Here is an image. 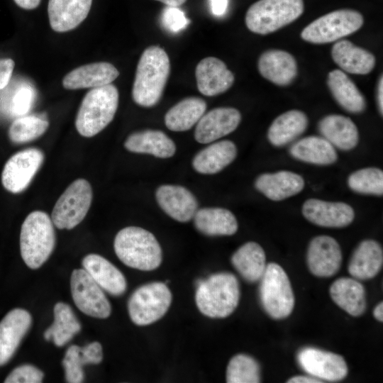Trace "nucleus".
Masks as SVG:
<instances>
[{
	"label": "nucleus",
	"instance_id": "f257e3e1",
	"mask_svg": "<svg viewBox=\"0 0 383 383\" xmlns=\"http://www.w3.org/2000/svg\"><path fill=\"white\" fill-rule=\"evenodd\" d=\"M170 70L165 50L157 45L147 48L137 65L132 89L133 101L143 107L155 106L162 95Z\"/></svg>",
	"mask_w": 383,
	"mask_h": 383
},
{
	"label": "nucleus",
	"instance_id": "f03ea898",
	"mask_svg": "<svg viewBox=\"0 0 383 383\" xmlns=\"http://www.w3.org/2000/svg\"><path fill=\"white\" fill-rule=\"evenodd\" d=\"M239 299V282L231 273H216L196 282V304L206 316L222 318L230 316L238 306Z\"/></svg>",
	"mask_w": 383,
	"mask_h": 383
},
{
	"label": "nucleus",
	"instance_id": "7ed1b4c3",
	"mask_svg": "<svg viewBox=\"0 0 383 383\" xmlns=\"http://www.w3.org/2000/svg\"><path fill=\"white\" fill-rule=\"evenodd\" d=\"M114 250L126 266L142 271L157 268L162 262L161 247L152 233L140 227L128 226L116 235Z\"/></svg>",
	"mask_w": 383,
	"mask_h": 383
},
{
	"label": "nucleus",
	"instance_id": "20e7f679",
	"mask_svg": "<svg viewBox=\"0 0 383 383\" xmlns=\"http://www.w3.org/2000/svg\"><path fill=\"white\" fill-rule=\"evenodd\" d=\"M118 104V91L111 84L93 88L84 96L79 108L75 127L87 138L96 135L113 120Z\"/></svg>",
	"mask_w": 383,
	"mask_h": 383
},
{
	"label": "nucleus",
	"instance_id": "39448f33",
	"mask_svg": "<svg viewBox=\"0 0 383 383\" xmlns=\"http://www.w3.org/2000/svg\"><path fill=\"white\" fill-rule=\"evenodd\" d=\"M55 243L51 218L45 212L35 211L24 220L20 233L21 257L30 269L39 268L50 257Z\"/></svg>",
	"mask_w": 383,
	"mask_h": 383
},
{
	"label": "nucleus",
	"instance_id": "423d86ee",
	"mask_svg": "<svg viewBox=\"0 0 383 383\" xmlns=\"http://www.w3.org/2000/svg\"><path fill=\"white\" fill-rule=\"evenodd\" d=\"M303 0H259L245 14V24L252 33L266 35L292 23L304 12Z\"/></svg>",
	"mask_w": 383,
	"mask_h": 383
},
{
	"label": "nucleus",
	"instance_id": "0eeeda50",
	"mask_svg": "<svg viewBox=\"0 0 383 383\" xmlns=\"http://www.w3.org/2000/svg\"><path fill=\"white\" fill-rule=\"evenodd\" d=\"M259 294L261 304L272 318L288 317L294 306V295L289 277L277 263L267 265L261 277Z\"/></svg>",
	"mask_w": 383,
	"mask_h": 383
},
{
	"label": "nucleus",
	"instance_id": "6e6552de",
	"mask_svg": "<svg viewBox=\"0 0 383 383\" xmlns=\"http://www.w3.org/2000/svg\"><path fill=\"white\" fill-rule=\"evenodd\" d=\"M364 23L362 15L343 9L328 13L312 21L301 33V38L314 44L336 41L358 30Z\"/></svg>",
	"mask_w": 383,
	"mask_h": 383
},
{
	"label": "nucleus",
	"instance_id": "1a4fd4ad",
	"mask_svg": "<svg viewBox=\"0 0 383 383\" xmlns=\"http://www.w3.org/2000/svg\"><path fill=\"white\" fill-rule=\"evenodd\" d=\"M172 302V293L165 283L155 282L138 288L131 296L128 313L138 326H147L161 318Z\"/></svg>",
	"mask_w": 383,
	"mask_h": 383
},
{
	"label": "nucleus",
	"instance_id": "9d476101",
	"mask_svg": "<svg viewBox=\"0 0 383 383\" xmlns=\"http://www.w3.org/2000/svg\"><path fill=\"white\" fill-rule=\"evenodd\" d=\"M92 201V189L84 179L74 180L56 201L51 213L53 224L59 229H72L86 216Z\"/></svg>",
	"mask_w": 383,
	"mask_h": 383
},
{
	"label": "nucleus",
	"instance_id": "9b49d317",
	"mask_svg": "<svg viewBox=\"0 0 383 383\" xmlns=\"http://www.w3.org/2000/svg\"><path fill=\"white\" fill-rule=\"evenodd\" d=\"M70 289L74 303L82 313L99 318L110 316L111 307L108 299L85 270L72 271Z\"/></svg>",
	"mask_w": 383,
	"mask_h": 383
},
{
	"label": "nucleus",
	"instance_id": "f8f14e48",
	"mask_svg": "<svg viewBox=\"0 0 383 383\" xmlns=\"http://www.w3.org/2000/svg\"><path fill=\"white\" fill-rule=\"evenodd\" d=\"M43 159V153L37 148L26 149L12 155L2 171L4 187L14 194L23 192L32 181Z\"/></svg>",
	"mask_w": 383,
	"mask_h": 383
},
{
	"label": "nucleus",
	"instance_id": "ddd939ff",
	"mask_svg": "<svg viewBox=\"0 0 383 383\" xmlns=\"http://www.w3.org/2000/svg\"><path fill=\"white\" fill-rule=\"evenodd\" d=\"M297 361L304 371L320 380L338 382L348 374V366L341 355L316 348L301 349Z\"/></svg>",
	"mask_w": 383,
	"mask_h": 383
},
{
	"label": "nucleus",
	"instance_id": "4468645a",
	"mask_svg": "<svg viewBox=\"0 0 383 383\" xmlns=\"http://www.w3.org/2000/svg\"><path fill=\"white\" fill-rule=\"evenodd\" d=\"M306 262L310 272L315 276H333L340 270L342 262V252L338 243L328 235L314 237L308 246Z\"/></svg>",
	"mask_w": 383,
	"mask_h": 383
},
{
	"label": "nucleus",
	"instance_id": "2eb2a0df",
	"mask_svg": "<svg viewBox=\"0 0 383 383\" xmlns=\"http://www.w3.org/2000/svg\"><path fill=\"white\" fill-rule=\"evenodd\" d=\"M301 211L305 218L311 223L326 228L345 227L355 218L354 210L349 204L318 199L305 201Z\"/></svg>",
	"mask_w": 383,
	"mask_h": 383
},
{
	"label": "nucleus",
	"instance_id": "dca6fc26",
	"mask_svg": "<svg viewBox=\"0 0 383 383\" xmlns=\"http://www.w3.org/2000/svg\"><path fill=\"white\" fill-rule=\"evenodd\" d=\"M241 121L238 110L232 107L215 108L204 114L194 131L196 140L206 144L234 131Z\"/></svg>",
	"mask_w": 383,
	"mask_h": 383
},
{
	"label": "nucleus",
	"instance_id": "f3484780",
	"mask_svg": "<svg viewBox=\"0 0 383 383\" xmlns=\"http://www.w3.org/2000/svg\"><path fill=\"white\" fill-rule=\"evenodd\" d=\"M199 91L208 96H216L229 89L234 82V75L220 59L208 57L202 59L196 67Z\"/></svg>",
	"mask_w": 383,
	"mask_h": 383
},
{
	"label": "nucleus",
	"instance_id": "a211bd4d",
	"mask_svg": "<svg viewBox=\"0 0 383 383\" xmlns=\"http://www.w3.org/2000/svg\"><path fill=\"white\" fill-rule=\"evenodd\" d=\"M31 323L30 314L23 309L10 311L0 321V366L12 357Z\"/></svg>",
	"mask_w": 383,
	"mask_h": 383
},
{
	"label": "nucleus",
	"instance_id": "6ab92c4d",
	"mask_svg": "<svg viewBox=\"0 0 383 383\" xmlns=\"http://www.w3.org/2000/svg\"><path fill=\"white\" fill-rule=\"evenodd\" d=\"M155 196L160 208L177 221H189L198 210L195 196L184 187L162 185L157 189Z\"/></svg>",
	"mask_w": 383,
	"mask_h": 383
},
{
	"label": "nucleus",
	"instance_id": "aec40b11",
	"mask_svg": "<svg viewBox=\"0 0 383 383\" xmlns=\"http://www.w3.org/2000/svg\"><path fill=\"white\" fill-rule=\"evenodd\" d=\"M118 75V70L112 64L93 62L67 73L62 79V86L66 89L96 88L111 84Z\"/></svg>",
	"mask_w": 383,
	"mask_h": 383
},
{
	"label": "nucleus",
	"instance_id": "412c9836",
	"mask_svg": "<svg viewBox=\"0 0 383 383\" xmlns=\"http://www.w3.org/2000/svg\"><path fill=\"white\" fill-rule=\"evenodd\" d=\"M305 185L304 178L297 173L281 170L264 173L257 177L255 187L272 201H282L301 192Z\"/></svg>",
	"mask_w": 383,
	"mask_h": 383
},
{
	"label": "nucleus",
	"instance_id": "4be33fe9",
	"mask_svg": "<svg viewBox=\"0 0 383 383\" xmlns=\"http://www.w3.org/2000/svg\"><path fill=\"white\" fill-rule=\"evenodd\" d=\"M92 0H49L48 13L52 29L64 33L77 27L88 16Z\"/></svg>",
	"mask_w": 383,
	"mask_h": 383
},
{
	"label": "nucleus",
	"instance_id": "5701e85b",
	"mask_svg": "<svg viewBox=\"0 0 383 383\" xmlns=\"http://www.w3.org/2000/svg\"><path fill=\"white\" fill-rule=\"evenodd\" d=\"M260 74L270 82L287 86L297 75V63L294 56L282 50H269L264 52L258 60Z\"/></svg>",
	"mask_w": 383,
	"mask_h": 383
},
{
	"label": "nucleus",
	"instance_id": "b1692460",
	"mask_svg": "<svg viewBox=\"0 0 383 383\" xmlns=\"http://www.w3.org/2000/svg\"><path fill=\"white\" fill-rule=\"evenodd\" d=\"M82 264L83 269L102 289L113 296L125 292L127 284L124 275L104 257L89 254L83 258Z\"/></svg>",
	"mask_w": 383,
	"mask_h": 383
},
{
	"label": "nucleus",
	"instance_id": "393cba45",
	"mask_svg": "<svg viewBox=\"0 0 383 383\" xmlns=\"http://www.w3.org/2000/svg\"><path fill=\"white\" fill-rule=\"evenodd\" d=\"M321 136L334 148L348 151L356 147L359 133L355 123L349 118L339 114L323 117L318 124Z\"/></svg>",
	"mask_w": 383,
	"mask_h": 383
},
{
	"label": "nucleus",
	"instance_id": "a878e982",
	"mask_svg": "<svg viewBox=\"0 0 383 383\" xmlns=\"http://www.w3.org/2000/svg\"><path fill=\"white\" fill-rule=\"evenodd\" d=\"M383 264V250L374 240H362L354 250L348 264L350 274L356 279L374 277Z\"/></svg>",
	"mask_w": 383,
	"mask_h": 383
},
{
	"label": "nucleus",
	"instance_id": "bb28decb",
	"mask_svg": "<svg viewBox=\"0 0 383 383\" xmlns=\"http://www.w3.org/2000/svg\"><path fill=\"white\" fill-rule=\"evenodd\" d=\"M332 58L343 70L355 74H369L375 66V57L368 50L348 40L336 42L331 50Z\"/></svg>",
	"mask_w": 383,
	"mask_h": 383
},
{
	"label": "nucleus",
	"instance_id": "cd10ccee",
	"mask_svg": "<svg viewBox=\"0 0 383 383\" xmlns=\"http://www.w3.org/2000/svg\"><path fill=\"white\" fill-rule=\"evenodd\" d=\"M237 155L235 143L228 140L213 143L200 150L192 160L194 169L199 173L211 174L230 165Z\"/></svg>",
	"mask_w": 383,
	"mask_h": 383
},
{
	"label": "nucleus",
	"instance_id": "c85d7f7f",
	"mask_svg": "<svg viewBox=\"0 0 383 383\" xmlns=\"http://www.w3.org/2000/svg\"><path fill=\"white\" fill-rule=\"evenodd\" d=\"M124 147L136 153L152 155L160 158L173 156L176 146L173 140L164 132L145 130L131 134L124 143Z\"/></svg>",
	"mask_w": 383,
	"mask_h": 383
},
{
	"label": "nucleus",
	"instance_id": "c756f323",
	"mask_svg": "<svg viewBox=\"0 0 383 383\" xmlns=\"http://www.w3.org/2000/svg\"><path fill=\"white\" fill-rule=\"evenodd\" d=\"M327 84L336 102L345 111L360 113L366 108L364 96L354 82L340 70H333L328 74Z\"/></svg>",
	"mask_w": 383,
	"mask_h": 383
},
{
	"label": "nucleus",
	"instance_id": "7c9ffc66",
	"mask_svg": "<svg viewBox=\"0 0 383 383\" xmlns=\"http://www.w3.org/2000/svg\"><path fill=\"white\" fill-rule=\"evenodd\" d=\"M294 158L317 165H329L336 162L335 148L322 136L310 135L296 141L289 148Z\"/></svg>",
	"mask_w": 383,
	"mask_h": 383
},
{
	"label": "nucleus",
	"instance_id": "2f4dec72",
	"mask_svg": "<svg viewBox=\"0 0 383 383\" xmlns=\"http://www.w3.org/2000/svg\"><path fill=\"white\" fill-rule=\"evenodd\" d=\"M330 295L340 308L353 316H360L365 311V288L355 278L336 279L330 287Z\"/></svg>",
	"mask_w": 383,
	"mask_h": 383
},
{
	"label": "nucleus",
	"instance_id": "473e14b6",
	"mask_svg": "<svg viewBox=\"0 0 383 383\" xmlns=\"http://www.w3.org/2000/svg\"><path fill=\"white\" fill-rule=\"evenodd\" d=\"M196 228L209 235H231L238 230V222L232 212L223 208H203L196 211L194 217Z\"/></svg>",
	"mask_w": 383,
	"mask_h": 383
},
{
	"label": "nucleus",
	"instance_id": "72a5a7b5",
	"mask_svg": "<svg viewBox=\"0 0 383 383\" xmlns=\"http://www.w3.org/2000/svg\"><path fill=\"white\" fill-rule=\"evenodd\" d=\"M308 126L306 115L299 110H290L277 116L267 131L270 143L282 147L301 135Z\"/></svg>",
	"mask_w": 383,
	"mask_h": 383
},
{
	"label": "nucleus",
	"instance_id": "f704fd0d",
	"mask_svg": "<svg viewBox=\"0 0 383 383\" xmlns=\"http://www.w3.org/2000/svg\"><path fill=\"white\" fill-rule=\"evenodd\" d=\"M231 263L249 282L259 281L267 266L265 251L255 242H248L240 246L232 255Z\"/></svg>",
	"mask_w": 383,
	"mask_h": 383
},
{
	"label": "nucleus",
	"instance_id": "c9c22d12",
	"mask_svg": "<svg viewBox=\"0 0 383 383\" xmlns=\"http://www.w3.org/2000/svg\"><path fill=\"white\" fill-rule=\"evenodd\" d=\"M206 109V103L199 97H188L173 106L165 116L167 128L185 131L197 123Z\"/></svg>",
	"mask_w": 383,
	"mask_h": 383
},
{
	"label": "nucleus",
	"instance_id": "e433bc0d",
	"mask_svg": "<svg viewBox=\"0 0 383 383\" xmlns=\"http://www.w3.org/2000/svg\"><path fill=\"white\" fill-rule=\"evenodd\" d=\"M54 322L45 331L44 338L52 339L56 346L67 343L81 330V324L72 308L67 304L58 302L54 306Z\"/></svg>",
	"mask_w": 383,
	"mask_h": 383
},
{
	"label": "nucleus",
	"instance_id": "4c0bfd02",
	"mask_svg": "<svg viewBox=\"0 0 383 383\" xmlns=\"http://www.w3.org/2000/svg\"><path fill=\"white\" fill-rule=\"evenodd\" d=\"M49 123L43 114L22 116L15 119L9 129V137L15 143L32 141L42 135Z\"/></svg>",
	"mask_w": 383,
	"mask_h": 383
},
{
	"label": "nucleus",
	"instance_id": "58836bf2",
	"mask_svg": "<svg viewBox=\"0 0 383 383\" xmlns=\"http://www.w3.org/2000/svg\"><path fill=\"white\" fill-rule=\"evenodd\" d=\"M228 383L260 382V367L251 356L238 354L233 357L226 370Z\"/></svg>",
	"mask_w": 383,
	"mask_h": 383
},
{
	"label": "nucleus",
	"instance_id": "ea45409f",
	"mask_svg": "<svg viewBox=\"0 0 383 383\" xmlns=\"http://www.w3.org/2000/svg\"><path fill=\"white\" fill-rule=\"evenodd\" d=\"M350 189L362 194L382 196L383 171L377 167H366L351 173L347 180Z\"/></svg>",
	"mask_w": 383,
	"mask_h": 383
},
{
	"label": "nucleus",
	"instance_id": "a19ab883",
	"mask_svg": "<svg viewBox=\"0 0 383 383\" xmlns=\"http://www.w3.org/2000/svg\"><path fill=\"white\" fill-rule=\"evenodd\" d=\"M81 347L72 345L68 348L62 362L66 381L69 383H80L84 380L83 366L84 365L81 354Z\"/></svg>",
	"mask_w": 383,
	"mask_h": 383
},
{
	"label": "nucleus",
	"instance_id": "79ce46f5",
	"mask_svg": "<svg viewBox=\"0 0 383 383\" xmlns=\"http://www.w3.org/2000/svg\"><path fill=\"white\" fill-rule=\"evenodd\" d=\"M34 99L33 90L28 87L18 89L9 104V113L13 116H23L31 107Z\"/></svg>",
	"mask_w": 383,
	"mask_h": 383
},
{
	"label": "nucleus",
	"instance_id": "37998d69",
	"mask_svg": "<svg viewBox=\"0 0 383 383\" xmlns=\"http://www.w3.org/2000/svg\"><path fill=\"white\" fill-rule=\"evenodd\" d=\"M43 372L31 365H23L13 370L5 379V383H40Z\"/></svg>",
	"mask_w": 383,
	"mask_h": 383
},
{
	"label": "nucleus",
	"instance_id": "c03bdc74",
	"mask_svg": "<svg viewBox=\"0 0 383 383\" xmlns=\"http://www.w3.org/2000/svg\"><path fill=\"white\" fill-rule=\"evenodd\" d=\"M162 21L163 26L171 32L181 30L189 23L182 11L177 7L168 6L162 11Z\"/></svg>",
	"mask_w": 383,
	"mask_h": 383
},
{
	"label": "nucleus",
	"instance_id": "a18cd8bd",
	"mask_svg": "<svg viewBox=\"0 0 383 383\" xmlns=\"http://www.w3.org/2000/svg\"><path fill=\"white\" fill-rule=\"evenodd\" d=\"M80 354L84 365L99 364L103 359L102 347L99 342H92L81 348Z\"/></svg>",
	"mask_w": 383,
	"mask_h": 383
},
{
	"label": "nucleus",
	"instance_id": "49530a36",
	"mask_svg": "<svg viewBox=\"0 0 383 383\" xmlns=\"http://www.w3.org/2000/svg\"><path fill=\"white\" fill-rule=\"evenodd\" d=\"M15 62L11 58L0 59V90L5 89L12 77Z\"/></svg>",
	"mask_w": 383,
	"mask_h": 383
},
{
	"label": "nucleus",
	"instance_id": "de8ad7c7",
	"mask_svg": "<svg viewBox=\"0 0 383 383\" xmlns=\"http://www.w3.org/2000/svg\"><path fill=\"white\" fill-rule=\"evenodd\" d=\"M211 9L216 16L223 15L228 6V0H211Z\"/></svg>",
	"mask_w": 383,
	"mask_h": 383
},
{
	"label": "nucleus",
	"instance_id": "09e8293b",
	"mask_svg": "<svg viewBox=\"0 0 383 383\" xmlns=\"http://www.w3.org/2000/svg\"><path fill=\"white\" fill-rule=\"evenodd\" d=\"M288 383H321L323 382L322 380H320L313 376H294L287 382Z\"/></svg>",
	"mask_w": 383,
	"mask_h": 383
},
{
	"label": "nucleus",
	"instance_id": "8fccbe9b",
	"mask_svg": "<svg viewBox=\"0 0 383 383\" xmlns=\"http://www.w3.org/2000/svg\"><path fill=\"white\" fill-rule=\"evenodd\" d=\"M21 8L26 10H32L38 6L41 0H13Z\"/></svg>",
	"mask_w": 383,
	"mask_h": 383
},
{
	"label": "nucleus",
	"instance_id": "3c124183",
	"mask_svg": "<svg viewBox=\"0 0 383 383\" xmlns=\"http://www.w3.org/2000/svg\"><path fill=\"white\" fill-rule=\"evenodd\" d=\"M383 77L382 75L379 79L377 90V101L378 109L381 116L383 114Z\"/></svg>",
	"mask_w": 383,
	"mask_h": 383
},
{
	"label": "nucleus",
	"instance_id": "603ef678",
	"mask_svg": "<svg viewBox=\"0 0 383 383\" xmlns=\"http://www.w3.org/2000/svg\"><path fill=\"white\" fill-rule=\"evenodd\" d=\"M373 315L374 318L380 321H383V303L380 302L378 304L373 311Z\"/></svg>",
	"mask_w": 383,
	"mask_h": 383
},
{
	"label": "nucleus",
	"instance_id": "864d4df0",
	"mask_svg": "<svg viewBox=\"0 0 383 383\" xmlns=\"http://www.w3.org/2000/svg\"><path fill=\"white\" fill-rule=\"evenodd\" d=\"M165 4L168 6L178 7L187 1V0H155Z\"/></svg>",
	"mask_w": 383,
	"mask_h": 383
}]
</instances>
